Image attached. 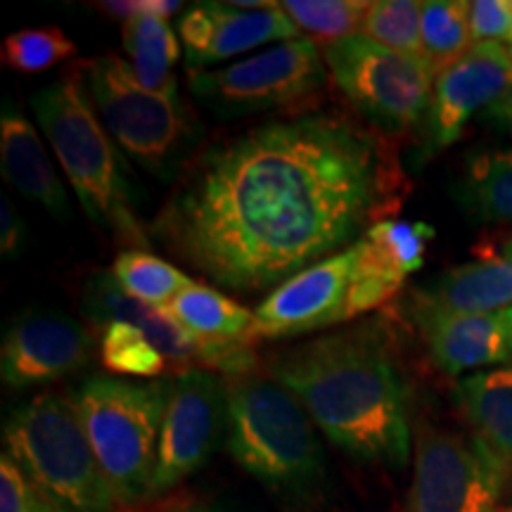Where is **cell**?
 Segmentation results:
<instances>
[{
	"mask_svg": "<svg viewBox=\"0 0 512 512\" xmlns=\"http://www.w3.org/2000/svg\"><path fill=\"white\" fill-rule=\"evenodd\" d=\"M406 192L384 133L337 114H302L197 152L152 235L214 285L275 290L392 219Z\"/></svg>",
	"mask_w": 512,
	"mask_h": 512,
	"instance_id": "cell-1",
	"label": "cell"
},
{
	"mask_svg": "<svg viewBox=\"0 0 512 512\" xmlns=\"http://www.w3.org/2000/svg\"><path fill=\"white\" fill-rule=\"evenodd\" d=\"M268 375L297 396L344 453L401 470L411 456L406 382L377 325L332 332L271 356Z\"/></svg>",
	"mask_w": 512,
	"mask_h": 512,
	"instance_id": "cell-2",
	"label": "cell"
},
{
	"mask_svg": "<svg viewBox=\"0 0 512 512\" xmlns=\"http://www.w3.org/2000/svg\"><path fill=\"white\" fill-rule=\"evenodd\" d=\"M31 110L88 221L126 245L150 247L136 214V190L126 176L119 145L95 110L83 64L31 95Z\"/></svg>",
	"mask_w": 512,
	"mask_h": 512,
	"instance_id": "cell-3",
	"label": "cell"
},
{
	"mask_svg": "<svg viewBox=\"0 0 512 512\" xmlns=\"http://www.w3.org/2000/svg\"><path fill=\"white\" fill-rule=\"evenodd\" d=\"M226 389V446L235 463L278 494L311 489L323 475V448L297 396L256 373L226 377Z\"/></svg>",
	"mask_w": 512,
	"mask_h": 512,
	"instance_id": "cell-4",
	"label": "cell"
},
{
	"mask_svg": "<svg viewBox=\"0 0 512 512\" xmlns=\"http://www.w3.org/2000/svg\"><path fill=\"white\" fill-rule=\"evenodd\" d=\"M171 380H119L95 375L69 394L95 458L121 505L152 496L157 446Z\"/></svg>",
	"mask_w": 512,
	"mask_h": 512,
	"instance_id": "cell-5",
	"label": "cell"
},
{
	"mask_svg": "<svg viewBox=\"0 0 512 512\" xmlns=\"http://www.w3.org/2000/svg\"><path fill=\"white\" fill-rule=\"evenodd\" d=\"M86 86L114 143L147 174L178 181L197 155L202 126L181 93L140 86L131 64L102 55L83 64Z\"/></svg>",
	"mask_w": 512,
	"mask_h": 512,
	"instance_id": "cell-6",
	"label": "cell"
},
{
	"mask_svg": "<svg viewBox=\"0 0 512 512\" xmlns=\"http://www.w3.org/2000/svg\"><path fill=\"white\" fill-rule=\"evenodd\" d=\"M5 453L62 512H117L112 484L95 458L72 401L38 394L5 420Z\"/></svg>",
	"mask_w": 512,
	"mask_h": 512,
	"instance_id": "cell-7",
	"label": "cell"
},
{
	"mask_svg": "<svg viewBox=\"0 0 512 512\" xmlns=\"http://www.w3.org/2000/svg\"><path fill=\"white\" fill-rule=\"evenodd\" d=\"M325 67L351 105L384 136L425 121L437 72L422 55L396 53L356 34L323 48Z\"/></svg>",
	"mask_w": 512,
	"mask_h": 512,
	"instance_id": "cell-8",
	"label": "cell"
},
{
	"mask_svg": "<svg viewBox=\"0 0 512 512\" xmlns=\"http://www.w3.org/2000/svg\"><path fill=\"white\" fill-rule=\"evenodd\" d=\"M325 76L323 50L302 36L226 67L188 72V86L211 114L235 119L302 102L320 91Z\"/></svg>",
	"mask_w": 512,
	"mask_h": 512,
	"instance_id": "cell-9",
	"label": "cell"
},
{
	"mask_svg": "<svg viewBox=\"0 0 512 512\" xmlns=\"http://www.w3.org/2000/svg\"><path fill=\"white\" fill-rule=\"evenodd\" d=\"M505 479L472 437L422 425L406 512H498Z\"/></svg>",
	"mask_w": 512,
	"mask_h": 512,
	"instance_id": "cell-10",
	"label": "cell"
},
{
	"mask_svg": "<svg viewBox=\"0 0 512 512\" xmlns=\"http://www.w3.org/2000/svg\"><path fill=\"white\" fill-rule=\"evenodd\" d=\"M228 425L226 380L204 368H190L171 377L152 477V496L181 486L200 472Z\"/></svg>",
	"mask_w": 512,
	"mask_h": 512,
	"instance_id": "cell-11",
	"label": "cell"
},
{
	"mask_svg": "<svg viewBox=\"0 0 512 512\" xmlns=\"http://www.w3.org/2000/svg\"><path fill=\"white\" fill-rule=\"evenodd\" d=\"M358 242L278 285L254 311L256 339H285L351 320Z\"/></svg>",
	"mask_w": 512,
	"mask_h": 512,
	"instance_id": "cell-12",
	"label": "cell"
},
{
	"mask_svg": "<svg viewBox=\"0 0 512 512\" xmlns=\"http://www.w3.org/2000/svg\"><path fill=\"white\" fill-rule=\"evenodd\" d=\"M93 349V332L67 313L22 311L3 335L0 377L15 389L57 382L88 366Z\"/></svg>",
	"mask_w": 512,
	"mask_h": 512,
	"instance_id": "cell-13",
	"label": "cell"
},
{
	"mask_svg": "<svg viewBox=\"0 0 512 512\" xmlns=\"http://www.w3.org/2000/svg\"><path fill=\"white\" fill-rule=\"evenodd\" d=\"M512 79V60L505 43H475L467 55L444 69L434 81L430 110L425 117L422 159L437 155L463 136L479 112L501 98Z\"/></svg>",
	"mask_w": 512,
	"mask_h": 512,
	"instance_id": "cell-14",
	"label": "cell"
},
{
	"mask_svg": "<svg viewBox=\"0 0 512 512\" xmlns=\"http://www.w3.org/2000/svg\"><path fill=\"white\" fill-rule=\"evenodd\" d=\"M178 34L188 72H202L266 43L278 46L302 38V31L294 27L280 3L266 10H240L233 3H195L178 19Z\"/></svg>",
	"mask_w": 512,
	"mask_h": 512,
	"instance_id": "cell-15",
	"label": "cell"
},
{
	"mask_svg": "<svg viewBox=\"0 0 512 512\" xmlns=\"http://www.w3.org/2000/svg\"><path fill=\"white\" fill-rule=\"evenodd\" d=\"M413 318L441 373L501 368L512 361V306L491 313H460L413 306Z\"/></svg>",
	"mask_w": 512,
	"mask_h": 512,
	"instance_id": "cell-16",
	"label": "cell"
},
{
	"mask_svg": "<svg viewBox=\"0 0 512 512\" xmlns=\"http://www.w3.org/2000/svg\"><path fill=\"white\" fill-rule=\"evenodd\" d=\"M0 171L12 188L41 204L55 219L67 221L72 216L69 195L46 145L36 126L12 102H5L0 114Z\"/></svg>",
	"mask_w": 512,
	"mask_h": 512,
	"instance_id": "cell-17",
	"label": "cell"
},
{
	"mask_svg": "<svg viewBox=\"0 0 512 512\" xmlns=\"http://www.w3.org/2000/svg\"><path fill=\"white\" fill-rule=\"evenodd\" d=\"M413 306L460 313H491L512 306V238L475 261L446 271L430 290L415 292Z\"/></svg>",
	"mask_w": 512,
	"mask_h": 512,
	"instance_id": "cell-18",
	"label": "cell"
},
{
	"mask_svg": "<svg viewBox=\"0 0 512 512\" xmlns=\"http://www.w3.org/2000/svg\"><path fill=\"white\" fill-rule=\"evenodd\" d=\"M456 401L472 441L496 465L505 484L512 482V366L460 377Z\"/></svg>",
	"mask_w": 512,
	"mask_h": 512,
	"instance_id": "cell-19",
	"label": "cell"
},
{
	"mask_svg": "<svg viewBox=\"0 0 512 512\" xmlns=\"http://www.w3.org/2000/svg\"><path fill=\"white\" fill-rule=\"evenodd\" d=\"M164 311L202 342H256L254 311L214 287L192 283Z\"/></svg>",
	"mask_w": 512,
	"mask_h": 512,
	"instance_id": "cell-20",
	"label": "cell"
},
{
	"mask_svg": "<svg viewBox=\"0 0 512 512\" xmlns=\"http://www.w3.org/2000/svg\"><path fill=\"white\" fill-rule=\"evenodd\" d=\"M121 43L140 86L157 93L178 91L174 69L181 60V43L169 19L138 12L121 24Z\"/></svg>",
	"mask_w": 512,
	"mask_h": 512,
	"instance_id": "cell-21",
	"label": "cell"
},
{
	"mask_svg": "<svg viewBox=\"0 0 512 512\" xmlns=\"http://www.w3.org/2000/svg\"><path fill=\"white\" fill-rule=\"evenodd\" d=\"M458 200L477 221L512 226V147L472 157L460 181Z\"/></svg>",
	"mask_w": 512,
	"mask_h": 512,
	"instance_id": "cell-22",
	"label": "cell"
},
{
	"mask_svg": "<svg viewBox=\"0 0 512 512\" xmlns=\"http://www.w3.org/2000/svg\"><path fill=\"white\" fill-rule=\"evenodd\" d=\"M434 240V228L425 221L384 219L373 223L361 238L363 252L377 268L403 280L425 264L427 247Z\"/></svg>",
	"mask_w": 512,
	"mask_h": 512,
	"instance_id": "cell-23",
	"label": "cell"
},
{
	"mask_svg": "<svg viewBox=\"0 0 512 512\" xmlns=\"http://www.w3.org/2000/svg\"><path fill=\"white\" fill-rule=\"evenodd\" d=\"M112 278L121 290L138 302L166 309L185 287L195 280L169 261L145 252V249H124L112 264Z\"/></svg>",
	"mask_w": 512,
	"mask_h": 512,
	"instance_id": "cell-24",
	"label": "cell"
},
{
	"mask_svg": "<svg viewBox=\"0 0 512 512\" xmlns=\"http://www.w3.org/2000/svg\"><path fill=\"white\" fill-rule=\"evenodd\" d=\"M475 46L470 31V3L430 0L422 3V57L437 76Z\"/></svg>",
	"mask_w": 512,
	"mask_h": 512,
	"instance_id": "cell-25",
	"label": "cell"
},
{
	"mask_svg": "<svg viewBox=\"0 0 512 512\" xmlns=\"http://www.w3.org/2000/svg\"><path fill=\"white\" fill-rule=\"evenodd\" d=\"M280 8L294 27L311 36L313 43L328 48L342 38L361 34L370 3L366 0H287Z\"/></svg>",
	"mask_w": 512,
	"mask_h": 512,
	"instance_id": "cell-26",
	"label": "cell"
},
{
	"mask_svg": "<svg viewBox=\"0 0 512 512\" xmlns=\"http://www.w3.org/2000/svg\"><path fill=\"white\" fill-rule=\"evenodd\" d=\"M100 361L110 373L150 377L155 380L166 370V358L143 332L128 323H107L102 328Z\"/></svg>",
	"mask_w": 512,
	"mask_h": 512,
	"instance_id": "cell-27",
	"label": "cell"
},
{
	"mask_svg": "<svg viewBox=\"0 0 512 512\" xmlns=\"http://www.w3.org/2000/svg\"><path fill=\"white\" fill-rule=\"evenodd\" d=\"M361 36L406 55H422V3L375 0L361 24Z\"/></svg>",
	"mask_w": 512,
	"mask_h": 512,
	"instance_id": "cell-28",
	"label": "cell"
},
{
	"mask_svg": "<svg viewBox=\"0 0 512 512\" xmlns=\"http://www.w3.org/2000/svg\"><path fill=\"white\" fill-rule=\"evenodd\" d=\"M76 53V43L60 27L19 29L3 41L0 57L5 67L22 74H38L69 60Z\"/></svg>",
	"mask_w": 512,
	"mask_h": 512,
	"instance_id": "cell-29",
	"label": "cell"
},
{
	"mask_svg": "<svg viewBox=\"0 0 512 512\" xmlns=\"http://www.w3.org/2000/svg\"><path fill=\"white\" fill-rule=\"evenodd\" d=\"M0 512H62L27 472L12 460L10 453L0 456Z\"/></svg>",
	"mask_w": 512,
	"mask_h": 512,
	"instance_id": "cell-30",
	"label": "cell"
},
{
	"mask_svg": "<svg viewBox=\"0 0 512 512\" xmlns=\"http://www.w3.org/2000/svg\"><path fill=\"white\" fill-rule=\"evenodd\" d=\"M470 31L475 43H508L512 38V0L470 3Z\"/></svg>",
	"mask_w": 512,
	"mask_h": 512,
	"instance_id": "cell-31",
	"label": "cell"
},
{
	"mask_svg": "<svg viewBox=\"0 0 512 512\" xmlns=\"http://www.w3.org/2000/svg\"><path fill=\"white\" fill-rule=\"evenodd\" d=\"M27 223L19 214L15 202L3 197L0 202V254L3 259H17L27 247Z\"/></svg>",
	"mask_w": 512,
	"mask_h": 512,
	"instance_id": "cell-32",
	"label": "cell"
},
{
	"mask_svg": "<svg viewBox=\"0 0 512 512\" xmlns=\"http://www.w3.org/2000/svg\"><path fill=\"white\" fill-rule=\"evenodd\" d=\"M486 117L494 121V124L505 128V131H512V79L501 98H498L494 105L489 107Z\"/></svg>",
	"mask_w": 512,
	"mask_h": 512,
	"instance_id": "cell-33",
	"label": "cell"
},
{
	"mask_svg": "<svg viewBox=\"0 0 512 512\" xmlns=\"http://www.w3.org/2000/svg\"><path fill=\"white\" fill-rule=\"evenodd\" d=\"M178 10H181V3H176V0H143V12H152V15L169 19Z\"/></svg>",
	"mask_w": 512,
	"mask_h": 512,
	"instance_id": "cell-34",
	"label": "cell"
},
{
	"mask_svg": "<svg viewBox=\"0 0 512 512\" xmlns=\"http://www.w3.org/2000/svg\"><path fill=\"white\" fill-rule=\"evenodd\" d=\"M169 512H219V510L209 508V505H185V508H176V510H169Z\"/></svg>",
	"mask_w": 512,
	"mask_h": 512,
	"instance_id": "cell-35",
	"label": "cell"
},
{
	"mask_svg": "<svg viewBox=\"0 0 512 512\" xmlns=\"http://www.w3.org/2000/svg\"><path fill=\"white\" fill-rule=\"evenodd\" d=\"M505 48H508V53H510V60H512V38L508 43H505Z\"/></svg>",
	"mask_w": 512,
	"mask_h": 512,
	"instance_id": "cell-36",
	"label": "cell"
},
{
	"mask_svg": "<svg viewBox=\"0 0 512 512\" xmlns=\"http://www.w3.org/2000/svg\"><path fill=\"white\" fill-rule=\"evenodd\" d=\"M505 512H512V505H510V508H508V510H505Z\"/></svg>",
	"mask_w": 512,
	"mask_h": 512,
	"instance_id": "cell-37",
	"label": "cell"
}]
</instances>
